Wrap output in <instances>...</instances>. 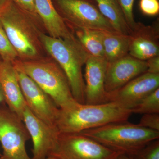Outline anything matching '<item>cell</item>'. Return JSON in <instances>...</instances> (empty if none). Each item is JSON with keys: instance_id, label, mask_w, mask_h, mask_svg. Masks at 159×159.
Masks as SVG:
<instances>
[{"instance_id": "obj_1", "label": "cell", "mask_w": 159, "mask_h": 159, "mask_svg": "<svg viewBox=\"0 0 159 159\" xmlns=\"http://www.w3.org/2000/svg\"><path fill=\"white\" fill-rule=\"evenodd\" d=\"M0 21L11 45L22 61L50 56L41 35L46 33L41 20L20 8L11 0L0 14Z\"/></svg>"}, {"instance_id": "obj_2", "label": "cell", "mask_w": 159, "mask_h": 159, "mask_svg": "<svg viewBox=\"0 0 159 159\" xmlns=\"http://www.w3.org/2000/svg\"><path fill=\"white\" fill-rule=\"evenodd\" d=\"M132 114L131 110L113 102L87 104L75 101L59 109L55 125L60 133H80L109 123L126 122Z\"/></svg>"}, {"instance_id": "obj_3", "label": "cell", "mask_w": 159, "mask_h": 159, "mask_svg": "<svg viewBox=\"0 0 159 159\" xmlns=\"http://www.w3.org/2000/svg\"><path fill=\"white\" fill-rule=\"evenodd\" d=\"M41 39L47 53L65 74L74 99L79 103H85V83L82 67L90 55L76 38L64 39L43 33Z\"/></svg>"}, {"instance_id": "obj_4", "label": "cell", "mask_w": 159, "mask_h": 159, "mask_svg": "<svg viewBox=\"0 0 159 159\" xmlns=\"http://www.w3.org/2000/svg\"><path fill=\"white\" fill-rule=\"evenodd\" d=\"M109 148L132 156L154 140L159 139V131L128 121L109 123L80 133Z\"/></svg>"}, {"instance_id": "obj_5", "label": "cell", "mask_w": 159, "mask_h": 159, "mask_svg": "<svg viewBox=\"0 0 159 159\" xmlns=\"http://www.w3.org/2000/svg\"><path fill=\"white\" fill-rule=\"evenodd\" d=\"M13 63L22 70L54 100L59 109L76 101L65 74L51 56L36 60L16 61Z\"/></svg>"}, {"instance_id": "obj_6", "label": "cell", "mask_w": 159, "mask_h": 159, "mask_svg": "<svg viewBox=\"0 0 159 159\" xmlns=\"http://www.w3.org/2000/svg\"><path fill=\"white\" fill-rule=\"evenodd\" d=\"M52 1L57 13L70 30L73 28H82L116 31L91 0Z\"/></svg>"}, {"instance_id": "obj_7", "label": "cell", "mask_w": 159, "mask_h": 159, "mask_svg": "<svg viewBox=\"0 0 159 159\" xmlns=\"http://www.w3.org/2000/svg\"><path fill=\"white\" fill-rule=\"evenodd\" d=\"M120 152L80 133H60L50 156L57 159H116Z\"/></svg>"}, {"instance_id": "obj_8", "label": "cell", "mask_w": 159, "mask_h": 159, "mask_svg": "<svg viewBox=\"0 0 159 159\" xmlns=\"http://www.w3.org/2000/svg\"><path fill=\"white\" fill-rule=\"evenodd\" d=\"M30 139L22 119L6 103L0 104V143L3 149L0 159H32L26 148Z\"/></svg>"}, {"instance_id": "obj_9", "label": "cell", "mask_w": 159, "mask_h": 159, "mask_svg": "<svg viewBox=\"0 0 159 159\" xmlns=\"http://www.w3.org/2000/svg\"><path fill=\"white\" fill-rule=\"evenodd\" d=\"M14 65L26 105L34 116L52 126L55 125L59 108L48 94L19 67Z\"/></svg>"}, {"instance_id": "obj_10", "label": "cell", "mask_w": 159, "mask_h": 159, "mask_svg": "<svg viewBox=\"0 0 159 159\" xmlns=\"http://www.w3.org/2000/svg\"><path fill=\"white\" fill-rule=\"evenodd\" d=\"M22 120L33 143L32 159L50 156L57 145L60 133L56 126L44 122L30 111L26 105Z\"/></svg>"}, {"instance_id": "obj_11", "label": "cell", "mask_w": 159, "mask_h": 159, "mask_svg": "<svg viewBox=\"0 0 159 159\" xmlns=\"http://www.w3.org/2000/svg\"><path fill=\"white\" fill-rule=\"evenodd\" d=\"M159 88V74L146 72L132 80L116 90L107 93L109 102L131 110L137 104Z\"/></svg>"}, {"instance_id": "obj_12", "label": "cell", "mask_w": 159, "mask_h": 159, "mask_svg": "<svg viewBox=\"0 0 159 159\" xmlns=\"http://www.w3.org/2000/svg\"><path fill=\"white\" fill-rule=\"evenodd\" d=\"M146 61L127 54L113 62L108 63L106 72L105 89L111 93L122 87L132 80L147 72Z\"/></svg>"}, {"instance_id": "obj_13", "label": "cell", "mask_w": 159, "mask_h": 159, "mask_svg": "<svg viewBox=\"0 0 159 159\" xmlns=\"http://www.w3.org/2000/svg\"><path fill=\"white\" fill-rule=\"evenodd\" d=\"M107 61L105 58L90 56L85 64V103L99 104L109 102L105 89Z\"/></svg>"}, {"instance_id": "obj_14", "label": "cell", "mask_w": 159, "mask_h": 159, "mask_svg": "<svg viewBox=\"0 0 159 159\" xmlns=\"http://www.w3.org/2000/svg\"><path fill=\"white\" fill-rule=\"evenodd\" d=\"M129 54L146 61L159 56V31L157 25L146 26L137 23L130 34Z\"/></svg>"}, {"instance_id": "obj_15", "label": "cell", "mask_w": 159, "mask_h": 159, "mask_svg": "<svg viewBox=\"0 0 159 159\" xmlns=\"http://www.w3.org/2000/svg\"><path fill=\"white\" fill-rule=\"evenodd\" d=\"M0 83L6 105L22 119L26 104L12 63L2 61L0 63Z\"/></svg>"}, {"instance_id": "obj_16", "label": "cell", "mask_w": 159, "mask_h": 159, "mask_svg": "<svg viewBox=\"0 0 159 159\" xmlns=\"http://www.w3.org/2000/svg\"><path fill=\"white\" fill-rule=\"evenodd\" d=\"M34 4L46 34L52 37L64 39L76 38L57 13L52 0H34Z\"/></svg>"}, {"instance_id": "obj_17", "label": "cell", "mask_w": 159, "mask_h": 159, "mask_svg": "<svg viewBox=\"0 0 159 159\" xmlns=\"http://www.w3.org/2000/svg\"><path fill=\"white\" fill-rule=\"evenodd\" d=\"M102 32L104 58L107 62H113L129 54L130 35L116 31Z\"/></svg>"}, {"instance_id": "obj_18", "label": "cell", "mask_w": 159, "mask_h": 159, "mask_svg": "<svg viewBox=\"0 0 159 159\" xmlns=\"http://www.w3.org/2000/svg\"><path fill=\"white\" fill-rule=\"evenodd\" d=\"M95 1L100 13L108 21L115 31L121 34L130 35L132 30L116 0Z\"/></svg>"}, {"instance_id": "obj_19", "label": "cell", "mask_w": 159, "mask_h": 159, "mask_svg": "<svg viewBox=\"0 0 159 159\" xmlns=\"http://www.w3.org/2000/svg\"><path fill=\"white\" fill-rule=\"evenodd\" d=\"M70 30L90 56L105 58L102 31L82 28H73Z\"/></svg>"}, {"instance_id": "obj_20", "label": "cell", "mask_w": 159, "mask_h": 159, "mask_svg": "<svg viewBox=\"0 0 159 159\" xmlns=\"http://www.w3.org/2000/svg\"><path fill=\"white\" fill-rule=\"evenodd\" d=\"M131 110L132 114H159V88L145 97Z\"/></svg>"}, {"instance_id": "obj_21", "label": "cell", "mask_w": 159, "mask_h": 159, "mask_svg": "<svg viewBox=\"0 0 159 159\" xmlns=\"http://www.w3.org/2000/svg\"><path fill=\"white\" fill-rule=\"evenodd\" d=\"M0 57L3 61L12 63L18 59L16 51L11 45L0 21Z\"/></svg>"}, {"instance_id": "obj_22", "label": "cell", "mask_w": 159, "mask_h": 159, "mask_svg": "<svg viewBox=\"0 0 159 159\" xmlns=\"http://www.w3.org/2000/svg\"><path fill=\"white\" fill-rule=\"evenodd\" d=\"M133 159H159V140H154L130 156Z\"/></svg>"}, {"instance_id": "obj_23", "label": "cell", "mask_w": 159, "mask_h": 159, "mask_svg": "<svg viewBox=\"0 0 159 159\" xmlns=\"http://www.w3.org/2000/svg\"><path fill=\"white\" fill-rule=\"evenodd\" d=\"M135 0H116L122 9L126 22L131 30H133L136 25L133 14V6Z\"/></svg>"}, {"instance_id": "obj_24", "label": "cell", "mask_w": 159, "mask_h": 159, "mask_svg": "<svg viewBox=\"0 0 159 159\" xmlns=\"http://www.w3.org/2000/svg\"><path fill=\"white\" fill-rule=\"evenodd\" d=\"M139 8L143 14L155 16L159 13V0H140Z\"/></svg>"}, {"instance_id": "obj_25", "label": "cell", "mask_w": 159, "mask_h": 159, "mask_svg": "<svg viewBox=\"0 0 159 159\" xmlns=\"http://www.w3.org/2000/svg\"><path fill=\"white\" fill-rule=\"evenodd\" d=\"M138 124L145 128L159 131V114H144Z\"/></svg>"}, {"instance_id": "obj_26", "label": "cell", "mask_w": 159, "mask_h": 159, "mask_svg": "<svg viewBox=\"0 0 159 159\" xmlns=\"http://www.w3.org/2000/svg\"><path fill=\"white\" fill-rule=\"evenodd\" d=\"M12 1L19 6L20 8L40 19L35 9L34 0H12Z\"/></svg>"}, {"instance_id": "obj_27", "label": "cell", "mask_w": 159, "mask_h": 159, "mask_svg": "<svg viewBox=\"0 0 159 159\" xmlns=\"http://www.w3.org/2000/svg\"><path fill=\"white\" fill-rule=\"evenodd\" d=\"M146 61L148 68L147 72L151 74H159V56L152 57Z\"/></svg>"}, {"instance_id": "obj_28", "label": "cell", "mask_w": 159, "mask_h": 159, "mask_svg": "<svg viewBox=\"0 0 159 159\" xmlns=\"http://www.w3.org/2000/svg\"><path fill=\"white\" fill-rule=\"evenodd\" d=\"M11 0H0V14L7 7Z\"/></svg>"}, {"instance_id": "obj_29", "label": "cell", "mask_w": 159, "mask_h": 159, "mask_svg": "<svg viewBox=\"0 0 159 159\" xmlns=\"http://www.w3.org/2000/svg\"><path fill=\"white\" fill-rule=\"evenodd\" d=\"M5 103V98L2 88L0 83V104Z\"/></svg>"}, {"instance_id": "obj_30", "label": "cell", "mask_w": 159, "mask_h": 159, "mask_svg": "<svg viewBox=\"0 0 159 159\" xmlns=\"http://www.w3.org/2000/svg\"><path fill=\"white\" fill-rule=\"evenodd\" d=\"M116 159H133L129 156L128 155L125 154H121L119 157H117Z\"/></svg>"}, {"instance_id": "obj_31", "label": "cell", "mask_w": 159, "mask_h": 159, "mask_svg": "<svg viewBox=\"0 0 159 159\" xmlns=\"http://www.w3.org/2000/svg\"><path fill=\"white\" fill-rule=\"evenodd\" d=\"M43 159H57L55 158V157L52 156H49L45 158H44Z\"/></svg>"}, {"instance_id": "obj_32", "label": "cell", "mask_w": 159, "mask_h": 159, "mask_svg": "<svg viewBox=\"0 0 159 159\" xmlns=\"http://www.w3.org/2000/svg\"><path fill=\"white\" fill-rule=\"evenodd\" d=\"M2 58H1V57H0V63H1V62H2Z\"/></svg>"}, {"instance_id": "obj_33", "label": "cell", "mask_w": 159, "mask_h": 159, "mask_svg": "<svg viewBox=\"0 0 159 159\" xmlns=\"http://www.w3.org/2000/svg\"><path fill=\"white\" fill-rule=\"evenodd\" d=\"M1 155H2V154H0V157L1 156Z\"/></svg>"}]
</instances>
